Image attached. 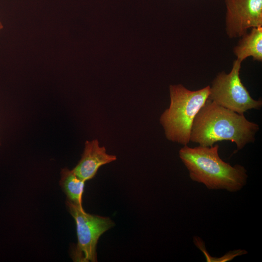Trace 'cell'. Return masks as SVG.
I'll return each mask as SVG.
<instances>
[{"instance_id": "6da1fadb", "label": "cell", "mask_w": 262, "mask_h": 262, "mask_svg": "<svg viewBox=\"0 0 262 262\" xmlns=\"http://www.w3.org/2000/svg\"><path fill=\"white\" fill-rule=\"evenodd\" d=\"M259 125L240 115L207 99L196 115L190 141L211 147L219 141H229L237 150L254 142Z\"/></svg>"}, {"instance_id": "7a4b0ae2", "label": "cell", "mask_w": 262, "mask_h": 262, "mask_svg": "<svg viewBox=\"0 0 262 262\" xmlns=\"http://www.w3.org/2000/svg\"><path fill=\"white\" fill-rule=\"evenodd\" d=\"M219 147L217 144L194 147L185 145L180 149L179 155L193 181L211 190L239 191L246 184L247 170L240 164L232 166L223 161Z\"/></svg>"}, {"instance_id": "3957f363", "label": "cell", "mask_w": 262, "mask_h": 262, "mask_svg": "<svg viewBox=\"0 0 262 262\" xmlns=\"http://www.w3.org/2000/svg\"><path fill=\"white\" fill-rule=\"evenodd\" d=\"M210 88L208 85L192 91L181 84L169 86V106L159 120L167 140L183 146L188 144L194 119L208 99Z\"/></svg>"}, {"instance_id": "277c9868", "label": "cell", "mask_w": 262, "mask_h": 262, "mask_svg": "<svg viewBox=\"0 0 262 262\" xmlns=\"http://www.w3.org/2000/svg\"><path fill=\"white\" fill-rule=\"evenodd\" d=\"M242 62L236 59L229 73L219 72L210 86L208 99L216 104L240 115L248 110H259L262 100L250 96L240 77Z\"/></svg>"}, {"instance_id": "5b68a950", "label": "cell", "mask_w": 262, "mask_h": 262, "mask_svg": "<svg viewBox=\"0 0 262 262\" xmlns=\"http://www.w3.org/2000/svg\"><path fill=\"white\" fill-rule=\"evenodd\" d=\"M67 210L74 218L76 227L78 242L72 251V257L76 262L97 261V245L102 234L115 226L109 217L92 214L66 200Z\"/></svg>"}, {"instance_id": "8992f818", "label": "cell", "mask_w": 262, "mask_h": 262, "mask_svg": "<svg viewBox=\"0 0 262 262\" xmlns=\"http://www.w3.org/2000/svg\"><path fill=\"white\" fill-rule=\"evenodd\" d=\"M226 31L229 38L240 37L247 30L262 26V0H224Z\"/></svg>"}, {"instance_id": "52a82bcc", "label": "cell", "mask_w": 262, "mask_h": 262, "mask_svg": "<svg viewBox=\"0 0 262 262\" xmlns=\"http://www.w3.org/2000/svg\"><path fill=\"white\" fill-rule=\"evenodd\" d=\"M116 160V157L106 153L97 139L86 141L82 158L72 169L74 173L85 182L93 179L102 165Z\"/></svg>"}, {"instance_id": "ba28073f", "label": "cell", "mask_w": 262, "mask_h": 262, "mask_svg": "<svg viewBox=\"0 0 262 262\" xmlns=\"http://www.w3.org/2000/svg\"><path fill=\"white\" fill-rule=\"evenodd\" d=\"M233 49V52L239 61L252 57L254 61H262V26L251 29L249 33L242 36Z\"/></svg>"}, {"instance_id": "9c48e42d", "label": "cell", "mask_w": 262, "mask_h": 262, "mask_svg": "<svg viewBox=\"0 0 262 262\" xmlns=\"http://www.w3.org/2000/svg\"><path fill=\"white\" fill-rule=\"evenodd\" d=\"M60 184L66 194L67 200L81 208L85 181L80 179L73 171L67 168L61 171Z\"/></svg>"}, {"instance_id": "30bf717a", "label": "cell", "mask_w": 262, "mask_h": 262, "mask_svg": "<svg viewBox=\"0 0 262 262\" xmlns=\"http://www.w3.org/2000/svg\"><path fill=\"white\" fill-rule=\"evenodd\" d=\"M3 28V25L0 20V30Z\"/></svg>"}, {"instance_id": "8fae6325", "label": "cell", "mask_w": 262, "mask_h": 262, "mask_svg": "<svg viewBox=\"0 0 262 262\" xmlns=\"http://www.w3.org/2000/svg\"></svg>"}]
</instances>
